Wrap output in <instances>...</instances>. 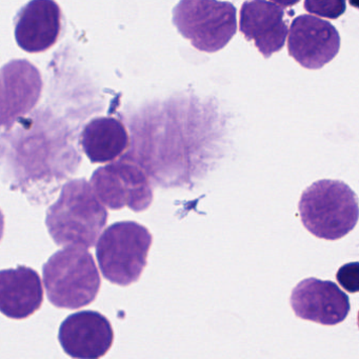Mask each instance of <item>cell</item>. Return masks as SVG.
I'll return each mask as SVG.
<instances>
[{
	"label": "cell",
	"mask_w": 359,
	"mask_h": 359,
	"mask_svg": "<svg viewBox=\"0 0 359 359\" xmlns=\"http://www.w3.org/2000/svg\"><path fill=\"white\" fill-rule=\"evenodd\" d=\"M152 243L150 231L137 222H115L109 226L96 245L104 278L121 287L136 283L146 268Z\"/></svg>",
	"instance_id": "4"
},
{
	"label": "cell",
	"mask_w": 359,
	"mask_h": 359,
	"mask_svg": "<svg viewBox=\"0 0 359 359\" xmlns=\"http://www.w3.org/2000/svg\"><path fill=\"white\" fill-rule=\"evenodd\" d=\"M304 6L309 13L330 20H337L346 12V3L344 0H306Z\"/></svg>",
	"instance_id": "15"
},
{
	"label": "cell",
	"mask_w": 359,
	"mask_h": 359,
	"mask_svg": "<svg viewBox=\"0 0 359 359\" xmlns=\"http://www.w3.org/2000/svg\"><path fill=\"white\" fill-rule=\"evenodd\" d=\"M48 299L62 309L92 304L100 289V275L88 250L68 247L56 252L43 268Z\"/></svg>",
	"instance_id": "3"
},
{
	"label": "cell",
	"mask_w": 359,
	"mask_h": 359,
	"mask_svg": "<svg viewBox=\"0 0 359 359\" xmlns=\"http://www.w3.org/2000/svg\"><path fill=\"white\" fill-rule=\"evenodd\" d=\"M58 340L74 359H100L110 350L114 332L109 319L96 311H81L65 319Z\"/></svg>",
	"instance_id": "10"
},
{
	"label": "cell",
	"mask_w": 359,
	"mask_h": 359,
	"mask_svg": "<svg viewBox=\"0 0 359 359\" xmlns=\"http://www.w3.org/2000/svg\"><path fill=\"white\" fill-rule=\"evenodd\" d=\"M172 22L195 49L207 53L226 47L237 32L236 8L228 1L182 0Z\"/></svg>",
	"instance_id": "5"
},
{
	"label": "cell",
	"mask_w": 359,
	"mask_h": 359,
	"mask_svg": "<svg viewBox=\"0 0 359 359\" xmlns=\"http://www.w3.org/2000/svg\"><path fill=\"white\" fill-rule=\"evenodd\" d=\"M4 231H5V216H4L3 211L0 210V241L3 239Z\"/></svg>",
	"instance_id": "17"
},
{
	"label": "cell",
	"mask_w": 359,
	"mask_h": 359,
	"mask_svg": "<svg viewBox=\"0 0 359 359\" xmlns=\"http://www.w3.org/2000/svg\"><path fill=\"white\" fill-rule=\"evenodd\" d=\"M90 184L98 201L109 209L128 207L134 212H142L153 201L152 187L144 170L125 159L98 168Z\"/></svg>",
	"instance_id": "6"
},
{
	"label": "cell",
	"mask_w": 359,
	"mask_h": 359,
	"mask_svg": "<svg viewBox=\"0 0 359 359\" xmlns=\"http://www.w3.org/2000/svg\"><path fill=\"white\" fill-rule=\"evenodd\" d=\"M62 20V9L57 3L32 0L16 15V43L29 53L47 51L60 37Z\"/></svg>",
	"instance_id": "12"
},
{
	"label": "cell",
	"mask_w": 359,
	"mask_h": 359,
	"mask_svg": "<svg viewBox=\"0 0 359 359\" xmlns=\"http://www.w3.org/2000/svg\"><path fill=\"white\" fill-rule=\"evenodd\" d=\"M304 228L318 238L337 241L351 232L358 220L354 191L340 180H323L302 192L298 203Z\"/></svg>",
	"instance_id": "2"
},
{
	"label": "cell",
	"mask_w": 359,
	"mask_h": 359,
	"mask_svg": "<svg viewBox=\"0 0 359 359\" xmlns=\"http://www.w3.org/2000/svg\"><path fill=\"white\" fill-rule=\"evenodd\" d=\"M287 35L289 55L309 70H318L332 62L341 43L339 33L331 22L309 14L296 18Z\"/></svg>",
	"instance_id": "7"
},
{
	"label": "cell",
	"mask_w": 359,
	"mask_h": 359,
	"mask_svg": "<svg viewBox=\"0 0 359 359\" xmlns=\"http://www.w3.org/2000/svg\"><path fill=\"white\" fill-rule=\"evenodd\" d=\"M239 28L248 41H254L264 58L283 49L287 36L283 4L266 0L243 3Z\"/></svg>",
	"instance_id": "11"
},
{
	"label": "cell",
	"mask_w": 359,
	"mask_h": 359,
	"mask_svg": "<svg viewBox=\"0 0 359 359\" xmlns=\"http://www.w3.org/2000/svg\"><path fill=\"white\" fill-rule=\"evenodd\" d=\"M43 302V283L36 271L25 266L0 271V312L5 316L28 318Z\"/></svg>",
	"instance_id": "13"
},
{
	"label": "cell",
	"mask_w": 359,
	"mask_h": 359,
	"mask_svg": "<svg viewBox=\"0 0 359 359\" xmlns=\"http://www.w3.org/2000/svg\"><path fill=\"white\" fill-rule=\"evenodd\" d=\"M290 304L296 316L323 325L342 323L351 310L348 296L336 283L313 277L294 287Z\"/></svg>",
	"instance_id": "9"
},
{
	"label": "cell",
	"mask_w": 359,
	"mask_h": 359,
	"mask_svg": "<svg viewBox=\"0 0 359 359\" xmlns=\"http://www.w3.org/2000/svg\"><path fill=\"white\" fill-rule=\"evenodd\" d=\"M338 283L342 287L351 293H356L359 289V266L358 262L344 264L338 270Z\"/></svg>",
	"instance_id": "16"
},
{
	"label": "cell",
	"mask_w": 359,
	"mask_h": 359,
	"mask_svg": "<svg viewBox=\"0 0 359 359\" xmlns=\"http://www.w3.org/2000/svg\"><path fill=\"white\" fill-rule=\"evenodd\" d=\"M39 69L26 60L0 68V127L10 128L33 110L43 91Z\"/></svg>",
	"instance_id": "8"
},
{
	"label": "cell",
	"mask_w": 359,
	"mask_h": 359,
	"mask_svg": "<svg viewBox=\"0 0 359 359\" xmlns=\"http://www.w3.org/2000/svg\"><path fill=\"white\" fill-rule=\"evenodd\" d=\"M81 146L93 163L118 158L130 144L125 125L114 117H98L90 121L81 133Z\"/></svg>",
	"instance_id": "14"
},
{
	"label": "cell",
	"mask_w": 359,
	"mask_h": 359,
	"mask_svg": "<svg viewBox=\"0 0 359 359\" xmlns=\"http://www.w3.org/2000/svg\"><path fill=\"white\" fill-rule=\"evenodd\" d=\"M107 222L108 211L85 178L67 182L46 217L56 245L86 250L96 245Z\"/></svg>",
	"instance_id": "1"
}]
</instances>
